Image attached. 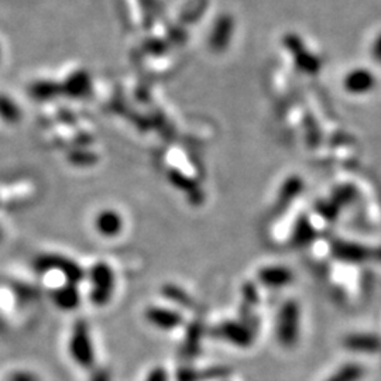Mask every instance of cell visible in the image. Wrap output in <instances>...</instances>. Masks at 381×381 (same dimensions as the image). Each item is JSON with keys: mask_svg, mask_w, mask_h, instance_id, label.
Segmentation results:
<instances>
[{"mask_svg": "<svg viewBox=\"0 0 381 381\" xmlns=\"http://www.w3.org/2000/svg\"><path fill=\"white\" fill-rule=\"evenodd\" d=\"M146 381H170L168 380V373L163 368H156L153 369L148 375Z\"/></svg>", "mask_w": 381, "mask_h": 381, "instance_id": "cell-14", "label": "cell"}, {"mask_svg": "<svg viewBox=\"0 0 381 381\" xmlns=\"http://www.w3.org/2000/svg\"><path fill=\"white\" fill-rule=\"evenodd\" d=\"M89 381H112V377L106 369H98L92 373Z\"/></svg>", "mask_w": 381, "mask_h": 381, "instance_id": "cell-15", "label": "cell"}, {"mask_svg": "<svg viewBox=\"0 0 381 381\" xmlns=\"http://www.w3.org/2000/svg\"><path fill=\"white\" fill-rule=\"evenodd\" d=\"M300 332V310L295 303H287L279 318L277 336L283 346H293Z\"/></svg>", "mask_w": 381, "mask_h": 381, "instance_id": "cell-3", "label": "cell"}, {"mask_svg": "<svg viewBox=\"0 0 381 381\" xmlns=\"http://www.w3.org/2000/svg\"><path fill=\"white\" fill-rule=\"evenodd\" d=\"M95 226L98 229V232L102 236L106 238H112L119 235V232L123 228V221L120 218V215L115 211H103L98 215Z\"/></svg>", "mask_w": 381, "mask_h": 381, "instance_id": "cell-7", "label": "cell"}, {"mask_svg": "<svg viewBox=\"0 0 381 381\" xmlns=\"http://www.w3.org/2000/svg\"><path fill=\"white\" fill-rule=\"evenodd\" d=\"M55 304L62 310H72L79 304V294L74 284L57 288L54 294Z\"/></svg>", "mask_w": 381, "mask_h": 381, "instance_id": "cell-10", "label": "cell"}, {"mask_svg": "<svg viewBox=\"0 0 381 381\" xmlns=\"http://www.w3.org/2000/svg\"><path fill=\"white\" fill-rule=\"evenodd\" d=\"M37 266L41 270H58L59 274L65 276V279H68L71 284H75L76 281H79L82 279L81 269L76 264H74L72 262L62 259V257H54V256L41 257V259H38Z\"/></svg>", "mask_w": 381, "mask_h": 381, "instance_id": "cell-5", "label": "cell"}, {"mask_svg": "<svg viewBox=\"0 0 381 381\" xmlns=\"http://www.w3.org/2000/svg\"><path fill=\"white\" fill-rule=\"evenodd\" d=\"M147 320L161 329H175L181 324V317L165 308H151L147 311Z\"/></svg>", "mask_w": 381, "mask_h": 381, "instance_id": "cell-8", "label": "cell"}, {"mask_svg": "<svg viewBox=\"0 0 381 381\" xmlns=\"http://www.w3.org/2000/svg\"><path fill=\"white\" fill-rule=\"evenodd\" d=\"M219 335L239 348H249L253 344V334L250 329L239 324H225L221 328Z\"/></svg>", "mask_w": 381, "mask_h": 381, "instance_id": "cell-6", "label": "cell"}, {"mask_svg": "<svg viewBox=\"0 0 381 381\" xmlns=\"http://www.w3.org/2000/svg\"><path fill=\"white\" fill-rule=\"evenodd\" d=\"M0 117L7 123H17L21 117L20 109L7 96L0 95Z\"/></svg>", "mask_w": 381, "mask_h": 381, "instance_id": "cell-11", "label": "cell"}, {"mask_svg": "<svg viewBox=\"0 0 381 381\" xmlns=\"http://www.w3.org/2000/svg\"><path fill=\"white\" fill-rule=\"evenodd\" d=\"M6 381H40V379L33 372H28V370H17V372L10 373Z\"/></svg>", "mask_w": 381, "mask_h": 381, "instance_id": "cell-12", "label": "cell"}, {"mask_svg": "<svg viewBox=\"0 0 381 381\" xmlns=\"http://www.w3.org/2000/svg\"><path fill=\"white\" fill-rule=\"evenodd\" d=\"M259 279L262 283L270 287L287 286L293 280V274L288 269L284 267H266L259 271Z\"/></svg>", "mask_w": 381, "mask_h": 381, "instance_id": "cell-9", "label": "cell"}, {"mask_svg": "<svg viewBox=\"0 0 381 381\" xmlns=\"http://www.w3.org/2000/svg\"><path fill=\"white\" fill-rule=\"evenodd\" d=\"M0 240H1V230H0Z\"/></svg>", "mask_w": 381, "mask_h": 381, "instance_id": "cell-16", "label": "cell"}, {"mask_svg": "<svg viewBox=\"0 0 381 381\" xmlns=\"http://www.w3.org/2000/svg\"><path fill=\"white\" fill-rule=\"evenodd\" d=\"M370 57L375 61V64L381 65V31L373 38L370 44Z\"/></svg>", "mask_w": 381, "mask_h": 381, "instance_id": "cell-13", "label": "cell"}, {"mask_svg": "<svg viewBox=\"0 0 381 381\" xmlns=\"http://www.w3.org/2000/svg\"><path fill=\"white\" fill-rule=\"evenodd\" d=\"M376 85V74L366 66H356L351 69L344 78V88L352 95H368L375 90Z\"/></svg>", "mask_w": 381, "mask_h": 381, "instance_id": "cell-4", "label": "cell"}, {"mask_svg": "<svg viewBox=\"0 0 381 381\" xmlns=\"http://www.w3.org/2000/svg\"><path fill=\"white\" fill-rule=\"evenodd\" d=\"M90 283H92V303L98 305H103L109 301L113 286H115V277L110 267L105 263L95 264L90 271Z\"/></svg>", "mask_w": 381, "mask_h": 381, "instance_id": "cell-2", "label": "cell"}, {"mask_svg": "<svg viewBox=\"0 0 381 381\" xmlns=\"http://www.w3.org/2000/svg\"><path fill=\"white\" fill-rule=\"evenodd\" d=\"M68 349L72 361L78 366L83 369H92L95 366V349L90 341L89 329L83 321H79L74 327Z\"/></svg>", "mask_w": 381, "mask_h": 381, "instance_id": "cell-1", "label": "cell"}]
</instances>
